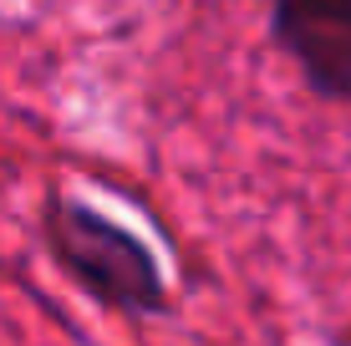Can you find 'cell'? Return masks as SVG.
<instances>
[{
    "mask_svg": "<svg viewBox=\"0 0 351 346\" xmlns=\"http://www.w3.org/2000/svg\"><path fill=\"white\" fill-rule=\"evenodd\" d=\"M275 41L326 97H351V0H270Z\"/></svg>",
    "mask_w": 351,
    "mask_h": 346,
    "instance_id": "2",
    "label": "cell"
},
{
    "mask_svg": "<svg viewBox=\"0 0 351 346\" xmlns=\"http://www.w3.org/2000/svg\"><path fill=\"white\" fill-rule=\"evenodd\" d=\"M46 234H51L62 265L87 285L92 295L123 306V311H153V306H163L158 270H153L148 249L132 240L128 230L97 219V214L82 209V204H56L51 219H46Z\"/></svg>",
    "mask_w": 351,
    "mask_h": 346,
    "instance_id": "1",
    "label": "cell"
}]
</instances>
